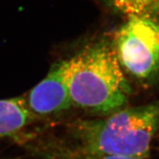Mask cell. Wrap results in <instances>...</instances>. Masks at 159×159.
Instances as JSON below:
<instances>
[{
    "instance_id": "6da1fadb",
    "label": "cell",
    "mask_w": 159,
    "mask_h": 159,
    "mask_svg": "<svg viewBox=\"0 0 159 159\" xmlns=\"http://www.w3.org/2000/svg\"><path fill=\"white\" fill-rule=\"evenodd\" d=\"M67 142L99 155L148 159L159 131V100L100 118H77L65 127Z\"/></svg>"
},
{
    "instance_id": "7a4b0ae2",
    "label": "cell",
    "mask_w": 159,
    "mask_h": 159,
    "mask_svg": "<svg viewBox=\"0 0 159 159\" xmlns=\"http://www.w3.org/2000/svg\"><path fill=\"white\" fill-rule=\"evenodd\" d=\"M73 106L104 116L128 105L131 89L112 44L98 42L66 60Z\"/></svg>"
},
{
    "instance_id": "3957f363",
    "label": "cell",
    "mask_w": 159,
    "mask_h": 159,
    "mask_svg": "<svg viewBox=\"0 0 159 159\" xmlns=\"http://www.w3.org/2000/svg\"><path fill=\"white\" fill-rule=\"evenodd\" d=\"M112 46L125 74L142 85L158 82V23L128 19L114 33Z\"/></svg>"
},
{
    "instance_id": "277c9868",
    "label": "cell",
    "mask_w": 159,
    "mask_h": 159,
    "mask_svg": "<svg viewBox=\"0 0 159 159\" xmlns=\"http://www.w3.org/2000/svg\"><path fill=\"white\" fill-rule=\"evenodd\" d=\"M24 98L37 119L57 116L72 108L66 78V60L53 65L47 77Z\"/></svg>"
},
{
    "instance_id": "5b68a950",
    "label": "cell",
    "mask_w": 159,
    "mask_h": 159,
    "mask_svg": "<svg viewBox=\"0 0 159 159\" xmlns=\"http://www.w3.org/2000/svg\"><path fill=\"white\" fill-rule=\"evenodd\" d=\"M30 150L41 159H139L92 153L53 136L35 141L30 144Z\"/></svg>"
},
{
    "instance_id": "8992f818",
    "label": "cell",
    "mask_w": 159,
    "mask_h": 159,
    "mask_svg": "<svg viewBox=\"0 0 159 159\" xmlns=\"http://www.w3.org/2000/svg\"><path fill=\"white\" fill-rule=\"evenodd\" d=\"M37 119L24 97L0 99V139L14 136Z\"/></svg>"
},
{
    "instance_id": "52a82bcc",
    "label": "cell",
    "mask_w": 159,
    "mask_h": 159,
    "mask_svg": "<svg viewBox=\"0 0 159 159\" xmlns=\"http://www.w3.org/2000/svg\"><path fill=\"white\" fill-rule=\"evenodd\" d=\"M113 11L128 19H148L159 24V0H102Z\"/></svg>"
}]
</instances>
